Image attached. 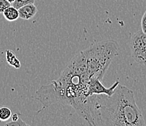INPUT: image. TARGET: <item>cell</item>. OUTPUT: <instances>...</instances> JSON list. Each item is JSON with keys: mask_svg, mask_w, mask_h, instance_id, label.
I'll use <instances>...</instances> for the list:
<instances>
[{"mask_svg": "<svg viewBox=\"0 0 146 126\" xmlns=\"http://www.w3.org/2000/svg\"><path fill=\"white\" fill-rule=\"evenodd\" d=\"M95 125L144 126V118L138 108L134 92L120 84L112 95L95 96Z\"/></svg>", "mask_w": 146, "mask_h": 126, "instance_id": "6da1fadb", "label": "cell"}, {"mask_svg": "<svg viewBox=\"0 0 146 126\" xmlns=\"http://www.w3.org/2000/svg\"><path fill=\"white\" fill-rule=\"evenodd\" d=\"M83 52L90 78L102 80L113 58L119 54V45L116 41H103L94 44Z\"/></svg>", "mask_w": 146, "mask_h": 126, "instance_id": "7a4b0ae2", "label": "cell"}, {"mask_svg": "<svg viewBox=\"0 0 146 126\" xmlns=\"http://www.w3.org/2000/svg\"><path fill=\"white\" fill-rule=\"evenodd\" d=\"M132 57L137 63L146 66V34L137 31L132 37L130 42Z\"/></svg>", "mask_w": 146, "mask_h": 126, "instance_id": "3957f363", "label": "cell"}, {"mask_svg": "<svg viewBox=\"0 0 146 126\" xmlns=\"http://www.w3.org/2000/svg\"><path fill=\"white\" fill-rule=\"evenodd\" d=\"M101 79L96 77H91L88 82V95L92 96L93 95H100V94H106V95H111L115 91L119 83V81H116L111 87H106L102 83Z\"/></svg>", "mask_w": 146, "mask_h": 126, "instance_id": "277c9868", "label": "cell"}, {"mask_svg": "<svg viewBox=\"0 0 146 126\" xmlns=\"http://www.w3.org/2000/svg\"><path fill=\"white\" fill-rule=\"evenodd\" d=\"M18 11L20 18L24 20H30L35 16L38 9L34 4H29L18 9Z\"/></svg>", "mask_w": 146, "mask_h": 126, "instance_id": "5b68a950", "label": "cell"}, {"mask_svg": "<svg viewBox=\"0 0 146 126\" xmlns=\"http://www.w3.org/2000/svg\"><path fill=\"white\" fill-rule=\"evenodd\" d=\"M2 14H3V16L5 17V19L7 21H10V22L16 21L20 18L18 9L15 8L13 5L6 9Z\"/></svg>", "mask_w": 146, "mask_h": 126, "instance_id": "8992f818", "label": "cell"}, {"mask_svg": "<svg viewBox=\"0 0 146 126\" xmlns=\"http://www.w3.org/2000/svg\"><path fill=\"white\" fill-rule=\"evenodd\" d=\"M6 60L7 62L10 65L13 66L15 69H20L21 66V62L17 58L16 55L15 54L14 52L11 50H6Z\"/></svg>", "mask_w": 146, "mask_h": 126, "instance_id": "52a82bcc", "label": "cell"}, {"mask_svg": "<svg viewBox=\"0 0 146 126\" xmlns=\"http://www.w3.org/2000/svg\"><path fill=\"white\" fill-rule=\"evenodd\" d=\"M13 114L10 108L7 107H0V121L5 122L10 120Z\"/></svg>", "mask_w": 146, "mask_h": 126, "instance_id": "ba28073f", "label": "cell"}, {"mask_svg": "<svg viewBox=\"0 0 146 126\" xmlns=\"http://www.w3.org/2000/svg\"><path fill=\"white\" fill-rule=\"evenodd\" d=\"M34 2L35 0H15V2L12 4V5L15 8L20 9L22 7L29 4H34Z\"/></svg>", "mask_w": 146, "mask_h": 126, "instance_id": "9c48e42d", "label": "cell"}, {"mask_svg": "<svg viewBox=\"0 0 146 126\" xmlns=\"http://www.w3.org/2000/svg\"><path fill=\"white\" fill-rule=\"evenodd\" d=\"M12 4L7 0H0V13H3L6 9L11 6Z\"/></svg>", "mask_w": 146, "mask_h": 126, "instance_id": "30bf717a", "label": "cell"}, {"mask_svg": "<svg viewBox=\"0 0 146 126\" xmlns=\"http://www.w3.org/2000/svg\"><path fill=\"white\" fill-rule=\"evenodd\" d=\"M5 125L7 126H15V125H18V126H22V125H29V124H27L26 123H25V122L23 121L22 120H21V118H19L18 120H16V121H12V122H10V123H6V125Z\"/></svg>", "mask_w": 146, "mask_h": 126, "instance_id": "8fae6325", "label": "cell"}, {"mask_svg": "<svg viewBox=\"0 0 146 126\" xmlns=\"http://www.w3.org/2000/svg\"><path fill=\"white\" fill-rule=\"evenodd\" d=\"M141 28L142 31L146 34V11L143 14L141 19Z\"/></svg>", "mask_w": 146, "mask_h": 126, "instance_id": "7c38bea8", "label": "cell"}, {"mask_svg": "<svg viewBox=\"0 0 146 126\" xmlns=\"http://www.w3.org/2000/svg\"><path fill=\"white\" fill-rule=\"evenodd\" d=\"M12 121H16L19 119V116H18V114H14V115H12Z\"/></svg>", "mask_w": 146, "mask_h": 126, "instance_id": "4fadbf2b", "label": "cell"}, {"mask_svg": "<svg viewBox=\"0 0 146 126\" xmlns=\"http://www.w3.org/2000/svg\"><path fill=\"white\" fill-rule=\"evenodd\" d=\"M7 1H8V2H10L11 4H13V2H15V0H7Z\"/></svg>", "mask_w": 146, "mask_h": 126, "instance_id": "5bb4252c", "label": "cell"}]
</instances>
